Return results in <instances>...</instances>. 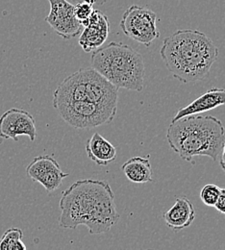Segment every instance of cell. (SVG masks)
<instances>
[{
	"label": "cell",
	"mask_w": 225,
	"mask_h": 250,
	"mask_svg": "<svg viewBox=\"0 0 225 250\" xmlns=\"http://www.w3.org/2000/svg\"><path fill=\"white\" fill-rule=\"evenodd\" d=\"M219 157H220V165H221L222 168L224 169V171H225V142L224 146H223V149H222V152Z\"/></svg>",
	"instance_id": "obj_21"
},
{
	"label": "cell",
	"mask_w": 225,
	"mask_h": 250,
	"mask_svg": "<svg viewBox=\"0 0 225 250\" xmlns=\"http://www.w3.org/2000/svg\"><path fill=\"white\" fill-rule=\"evenodd\" d=\"M50 12L45 21L64 40L77 37L83 31V25L74 15V5L67 0H47Z\"/></svg>",
	"instance_id": "obj_8"
},
{
	"label": "cell",
	"mask_w": 225,
	"mask_h": 250,
	"mask_svg": "<svg viewBox=\"0 0 225 250\" xmlns=\"http://www.w3.org/2000/svg\"><path fill=\"white\" fill-rule=\"evenodd\" d=\"M221 188L215 184H207L200 190L201 201L209 207H214L219 199L221 193Z\"/></svg>",
	"instance_id": "obj_18"
},
{
	"label": "cell",
	"mask_w": 225,
	"mask_h": 250,
	"mask_svg": "<svg viewBox=\"0 0 225 250\" xmlns=\"http://www.w3.org/2000/svg\"><path fill=\"white\" fill-rule=\"evenodd\" d=\"M166 141L176 154L193 165L195 157H209L216 162L225 142V126L211 115L187 116L170 124Z\"/></svg>",
	"instance_id": "obj_3"
},
{
	"label": "cell",
	"mask_w": 225,
	"mask_h": 250,
	"mask_svg": "<svg viewBox=\"0 0 225 250\" xmlns=\"http://www.w3.org/2000/svg\"><path fill=\"white\" fill-rule=\"evenodd\" d=\"M83 31L79 38V44L87 53L99 48L107 41L110 33V24L107 16L96 10L83 24Z\"/></svg>",
	"instance_id": "obj_10"
},
{
	"label": "cell",
	"mask_w": 225,
	"mask_h": 250,
	"mask_svg": "<svg viewBox=\"0 0 225 250\" xmlns=\"http://www.w3.org/2000/svg\"><path fill=\"white\" fill-rule=\"evenodd\" d=\"M20 136H27L34 142L37 137L36 122L27 111L11 108L0 117V138L18 142Z\"/></svg>",
	"instance_id": "obj_9"
},
{
	"label": "cell",
	"mask_w": 225,
	"mask_h": 250,
	"mask_svg": "<svg viewBox=\"0 0 225 250\" xmlns=\"http://www.w3.org/2000/svg\"><path fill=\"white\" fill-rule=\"evenodd\" d=\"M53 107L64 122L75 129H90L111 124L118 109L87 101L53 103Z\"/></svg>",
	"instance_id": "obj_6"
},
{
	"label": "cell",
	"mask_w": 225,
	"mask_h": 250,
	"mask_svg": "<svg viewBox=\"0 0 225 250\" xmlns=\"http://www.w3.org/2000/svg\"><path fill=\"white\" fill-rule=\"evenodd\" d=\"M214 207L217 209V211H219L220 213L225 215V188L221 189L219 199H218V201H217V203Z\"/></svg>",
	"instance_id": "obj_20"
},
{
	"label": "cell",
	"mask_w": 225,
	"mask_h": 250,
	"mask_svg": "<svg viewBox=\"0 0 225 250\" xmlns=\"http://www.w3.org/2000/svg\"><path fill=\"white\" fill-rule=\"evenodd\" d=\"M59 205V225L64 229L84 225L91 235H97L108 232L120 219L115 193L105 180L76 181L63 192Z\"/></svg>",
	"instance_id": "obj_1"
},
{
	"label": "cell",
	"mask_w": 225,
	"mask_h": 250,
	"mask_svg": "<svg viewBox=\"0 0 225 250\" xmlns=\"http://www.w3.org/2000/svg\"><path fill=\"white\" fill-rule=\"evenodd\" d=\"M95 3L91 0H83L74 5V15L76 19L83 24L89 20L95 11Z\"/></svg>",
	"instance_id": "obj_19"
},
{
	"label": "cell",
	"mask_w": 225,
	"mask_h": 250,
	"mask_svg": "<svg viewBox=\"0 0 225 250\" xmlns=\"http://www.w3.org/2000/svg\"><path fill=\"white\" fill-rule=\"evenodd\" d=\"M87 156L97 166H108L117 159L116 147L99 133H94L86 143Z\"/></svg>",
	"instance_id": "obj_13"
},
{
	"label": "cell",
	"mask_w": 225,
	"mask_h": 250,
	"mask_svg": "<svg viewBox=\"0 0 225 250\" xmlns=\"http://www.w3.org/2000/svg\"><path fill=\"white\" fill-rule=\"evenodd\" d=\"M223 105H225V89H210L205 94L194 99L189 105L178 110V112L171 120V123L182 118H185L187 116L206 113Z\"/></svg>",
	"instance_id": "obj_11"
},
{
	"label": "cell",
	"mask_w": 225,
	"mask_h": 250,
	"mask_svg": "<svg viewBox=\"0 0 225 250\" xmlns=\"http://www.w3.org/2000/svg\"><path fill=\"white\" fill-rule=\"evenodd\" d=\"M122 169L132 183L145 184L153 181L149 156L133 157L123 165Z\"/></svg>",
	"instance_id": "obj_14"
},
{
	"label": "cell",
	"mask_w": 225,
	"mask_h": 250,
	"mask_svg": "<svg viewBox=\"0 0 225 250\" xmlns=\"http://www.w3.org/2000/svg\"><path fill=\"white\" fill-rule=\"evenodd\" d=\"M156 20L157 15L152 10L131 5L124 12L120 26L129 39L148 47L160 37Z\"/></svg>",
	"instance_id": "obj_7"
},
{
	"label": "cell",
	"mask_w": 225,
	"mask_h": 250,
	"mask_svg": "<svg viewBox=\"0 0 225 250\" xmlns=\"http://www.w3.org/2000/svg\"><path fill=\"white\" fill-rule=\"evenodd\" d=\"M92 67L118 89L142 92L145 66L142 54L127 44L110 42L92 54Z\"/></svg>",
	"instance_id": "obj_4"
},
{
	"label": "cell",
	"mask_w": 225,
	"mask_h": 250,
	"mask_svg": "<svg viewBox=\"0 0 225 250\" xmlns=\"http://www.w3.org/2000/svg\"><path fill=\"white\" fill-rule=\"evenodd\" d=\"M59 163L50 155H40L35 157L32 162L26 167L27 175L32 179L33 181L37 182L38 179L44 174L45 172L60 168Z\"/></svg>",
	"instance_id": "obj_15"
},
{
	"label": "cell",
	"mask_w": 225,
	"mask_h": 250,
	"mask_svg": "<svg viewBox=\"0 0 225 250\" xmlns=\"http://www.w3.org/2000/svg\"><path fill=\"white\" fill-rule=\"evenodd\" d=\"M119 89L93 67L80 68L64 79L53 94V103L87 101L118 109Z\"/></svg>",
	"instance_id": "obj_5"
},
{
	"label": "cell",
	"mask_w": 225,
	"mask_h": 250,
	"mask_svg": "<svg viewBox=\"0 0 225 250\" xmlns=\"http://www.w3.org/2000/svg\"><path fill=\"white\" fill-rule=\"evenodd\" d=\"M23 232L20 228H10L0 239V250H27L22 242Z\"/></svg>",
	"instance_id": "obj_16"
},
{
	"label": "cell",
	"mask_w": 225,
	"mask_h": 250,
	"mask_svg": "<svg viewBox=\"0 0 225 250\" xmlns=\"http://www.w3.org/2000/svg\"><path fill=\"white\" fill-rule=\"evenodd\" d=\"M160 55L173 78L190 84L208 76L218 59L219 49L204 33L184 29L164 39Z\"/></svg>",
	"instance_id": "obj_2"
},
{
	"label": "cell",
	"mask_w": 225,
	"mask_h": 250,
	"mask_svg": "<svg viewBox=\"0 0 225 250\" xmlns=\"http://www.w3.org/2000/svg\"><path fill=\"white\" fill-rule=\"evenodd\" d=\"M67 1L70 2L71 4L75 5V4H77V3H79V2H81L83 0H67ZM91 1H93L95 4H97V5H103L106 2V0H91Z\"/></svg>",
	"instance_id": "obj_22"
},
{
	"label": "cell",
	"mask_w": 225,
	"mask_h": 250,
	"mask_svg": "<svg viewBox=\"0 0 225 250\" xmlns=\"http://www.w3.org/2000/svg\"><path fill=\"white\" fill-rule=\"evenodd\" d=\"M67 176L68 173L64 172L60 167L45 172L38 179L37 182L44 188L47 192H52L62 185L63 180Z\"/></svg>",
	"instance_id": "obj_17"
},
{
	"label": "cell",
	"mask_w": 225,
	"mask_h": 250,
	"mask_svg": "<svg viewBox=\"0 0 225 250\" xmlns=\"http://www.w3.org/2000/svg\"><path fill=\"white\" fill-rule=\"evenodd\" d=\"M195 218L196 212L193 203L186 196L178 197L175 203L163 215L166 226L174 232L191 226Z\"/></svg>",
	"instance_id": "obj_12"
}]
</instances>
